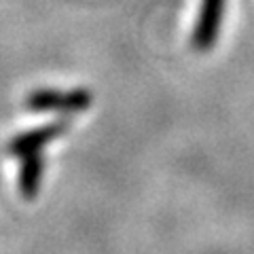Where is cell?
Wrapping results in <instances>:
<instances>
[{"label": "cell", "instance_id": "obj_3", "mask_svg": "<svg viewBox=\"0 0 254 254\" xmlns=\"http://www.w3.org/2000/svg\"><path fill=\"white\" fill-rule=\"evenodd\" d=\"M68 129H70V121H66V119L45 123L41 127H34V129H28V131L19 133V136H15L9 144H6V153L11 157H19V159L41 153L45 146H49L51 142L62 138Z\"/></svg>", "mask_w": 254, "mask_h": 254}, {"label": "cell", "instance_id": "obj_1", "mask_svg": "<svg viewBox=\"0 0 254 254\" xmlns=\"http://www.w3.org/2000/svg\"><path fill=\"white\" fill-rule=\"evenodd\" d=\"M93 93L87 87L74 89H34L26 95V108L32 113H62L76 115L91 108Z\"/></svg>", "mask_w": 254, "mask_h": 254}, {"label": "cell", "instance_id": "obj_2", "mask_svg": "<svg viewBox=\"0 0 254 254\" xmlns=\"http://www.w3.org/2000/svg\"><path fill=\"white\" fill-rule=\"evenodd\" d=\"M227 0H199V9L190 32V47L197 53H208L218 43L225 23Z\"/></svg>", "mask_w": 254, "mask_h": 254}, {"label": "cell", "instance_id": "obj_4", "mask_svg": "<svg viewBox=\"0 0 254 254\" xmlns=\"http://www.w3.org/2000/svg\"><path fill=\"white\" fill-rule=\"evenodd\" d=\"M45 178V157L41 153L21 157V170L17 176V190L26 201L36 199L41 193V185Z\"/></svg>", "mask_w": 254, "mask_h": 254}]
</instances>
